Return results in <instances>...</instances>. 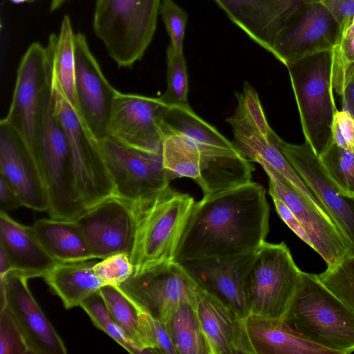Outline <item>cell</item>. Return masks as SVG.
Masks as SVG:
<instances>
[{
    "instance_id": "e575fe53",
    "label": "cell",
    "mask_w": 354,
    "mask_h": 354,
    "mask_svg": "<svg viewBox=\"0 0 354 354\" xmlns=\"http://www.w3.org/2000/svg\"><path fill=\"white\" fill-rule=\"evenodd\" d=\"M330 178L346 195L354 196V149L332 143L319 158Z\"/></svg>"
},
{
    "instance_id": "e0dca14e",
    "label": "cell",
    "mask_w": 354,
    "mask_h": 354,
    "mask_svg": "<svg viewBox=\"0 0 354 354\" xmlns=\"http://www.w3.org/2000/svg\"><path fill=\"white\" fill-rule=\"evenodd\" d=\"M81 229L94 259L125 252L131 255L135 218L129 203L109 197L74 220Z\"/></svg>"
},
{
    "instance_id": "816d5d0a",
    "label": "cell",
    "mask_w": 354,
    "mask_h": 354,
    "mask_svg": "<svg viewBox=\"0 0 354 354\" xmlns=\"http://www.w3.org/2000/svg\"><path fill=\"white\" fill-rule=\"evenodd\" d=\"M11 1L15 3H19L26 1L27 0H11Z\"/></svg>"
},
{
    "instance_id": "d6986e66",
    "label": "cell",
    "mask_w": 354,
    "mask_h": 354,
    "mask_svg": "<svg viewBox=\"0 0 354 354\" xmlns=\"http://www.w3.org/2000/svg\"><path fill=\"white\" fill-rule=\"evenodd\" d=\"M166 106L160 97L118 91L110 118L109 136L132 147L161 151L160 116Z\"/></svg>"
},
{
    "instance_id": "ab89813d",
    "label": "cell",
    "mask_w": 354,
    "mask_h": 354,
    "mask_svg": "<svg viewBox=\"0 0 354 354\" xmlns=\"http://www.w3.org/2000/svg\"><path fill=\"white\" fill-rule=\"evenodd\" d=\"M243 91V93L235 92L236 98L241 101L245 113L253 125L261 134L268 138L273 130L266 120L257 93L246 82H244Z\"/></svg>"
},
{
    "instance_id": "f1b7e54d",
    "label": "cell",
    "mask_w": 354,
    "mask_h": 354,
    "mask_svg": "<svg viewBox=\"0 0 354 354\" xmlns=\"http://www.w3.org/2000/svg\"><path fill=\"white\" fill-rule=\"evenodd\" d=\"M74 35L71 19L65 15L59 35H50L46 48L50 57L53 84L77 111Z\"/></svg>"
},
{
    "instance_id": "6da1fadb",
    "label": "cell",
    "mask_w": 354,
    "mask_h": 354,
    "mask_svg": "<svg viewBox=\"0 0 354 354\" xmlns=\"http://www.w3.org/2000/svg\"><path fill=\"white\" fill-rule=\"evenodd\" d=\"M266 190L252 180L194 202L174 261L223 258L259 249L269 232Z\"/></svg>"
},
{
    "instance_id": "ac0fdd59",
    "label": "cell",
    "mask_w": 354,
    "mask_h": 354,
    "mask_svg": "<svg viewBox=\"0 0 354 354\" xmlns=\"http://www.w3.org/2000/svg\"><path fill=\"white\" fill-rule=\"evenodd\" d=\"M339 34V24L320 1L305 6L277 36L272 54L286 65L315 53L332 50Z\"/></svg>"
},
{
    "instance_id": "74e56055",
    "label": "cell",
    "mask_w": 354,
    "mask_h": 354,
    "mask_svg": "<svg viewBox=\"0 0 354 354\" xmlns=\"http://www.w3.org/2000/svg\"><path fill=\"white\" fill-rule=\"evenodd\" d=\"M159 12L169 36V43L176 50L183 52L188 19L186 12L173 0H162Z\"/></svg>"
},
{
    "instance_id": "5b68a950",
    "label": "cell",
    "mask_w": 354,
    "mask_h": 354,
    "mask_svg": "<svg viewBox=\"0 0 354 354\" xmlns=\"http://www.w3.org/2000/svg\"><path fill=\"white\" fill-rule=\"evenodd\" d=\"M288 71L303 133L317 156L333 143V125L338 111L333 96L332 50H324L290 61Z\"/></svg>"
},
{
    "instance_id": "603a6c76",
    "label": "cell",
    "mask_w": 354,
    "mask_h": 354,
    "mask_svg": "<svg viewBox=\"0 0 354 354\" xmlns=\"http://www.w3.org/2000/svg\"><path fill=\"white\" fill-rule=\"evenodd\" d=\"M236 99L238 104L235 112L225 121L232 128V142L237 150L250 161L268 164L304 195L322 204L304 178L279 149L253 125L245 113L241 101Z\"/></svg>"
},
{
    "instance_id": "f5cc1de1",
    "label": "cell",
    "mask_w": 354,
    "mask_h": 354,
    "mask_svg": "<svg viewBox=\"0 0 354 354\" xmlns=\"http://www.w3.org/2000/svg\"><path fill=\"white\" fill-rule=\"evenodd\" d=\"M35 1H37V0H27L26 1H27V2H30H30Z\"/></svg>"
},
{
    "instance_id": "30bf717a",
    "label": "cell",
    "mask_w": 354,
    "mask_h": 354,
    "mask_svg": "<svg viewBox=\"0 0 354 354\" xmlns=\"http://www.w3.org/2000/svg\"><path fill=\"white\" fill-rule=\"evenodd\" d=\"M116 286L153 319L164 323L182 303L194 304L197 289L175 261L134 266L131 276Z\"/></svg>"
},
{
    "instance_id": "7402d4cb",
    "label": "cell",
    "mask_w": 354,
    "mask_h": 354,
    "mask_svg": "<svg viewBox=\"0 0 354 354\" xmlns=\"http://www.w3.org/2000/svg\"><path fill=\"white\" fill-rule=\"evenodd\" d=\"M254 42L272 53L278 34L307 4L319 0H214Z\"/></svg>"
},
{
    "instance_id": "d4e9b609",
    "label": "cell",
    "mask_w": 354,
    "mask_h": 354,
    "mask_svg": "<svg viewBox=\"0 0 354 354\" xmlns=\"http://www.w3.org/2000/svg\"><path fill=\"white\" fill-rule=\"evenodd\" d=\"M0 247L12 270L29 278L44 277L57 263L41 245L32 226L20 224L3 212H0Z\"/></svg>"
},
{
    "instance_id": "9a60e30c",
    "label": "cell",
    "mask_w": 354,
    "mask_h": 354,
    "mask_svg": "<svg viewBox=\"0 0 354 354\" xmlns=\"http://www.w3.org/2000/svg\"><path fill=\"white\" fill-rule=\"evenodd\" d=\"M257 251L178 263L198 288L245 320L250 313L245 297V281Z\"/></svg>"
},
{
    "instance_id": "9c48e42d",
    "label": "cell",
    "mask_w": 354,
    "mask_h": 354,
    "mask_svg": "<svg viewBox=\"0 0 354 354\" xmlns=\"http://www.w3.org/2000/svg\"><path fill=\"white\" fill-rule=\"evenodd\" d=\"M54 88L57 113L68 138L76 190L87 210L113 196V184L100 141L76 110Z\"/></svg>"
},
{
    "instance_id": "52a82bcc",
    "label": "cell",
    "mask_w": 354,
    "mask_h": 354,
    "mask_svg": "<svg viewBox=\"0 0 354 354\" xmlns=\"http://www.w3.org/2000/svg\"><path fill=\"white\" fill-rule=\"evenodd\" d=\"M161 0H96L93 30L119 67L142 59L155 33Z\"/></svg>"
},
{
    "instance_id": "d590c367",
    "label": "cell",
    "mask_w": 354,
    "mask_h": 354,
    "mask_svg": "<svg viewBox=\"0 0 354 354\" xmlns=\"http://www.w3.org/2000/svg\"><path fill=\"white\" fill-rule=\"evenodd\" d=\"M318 279L354 312V254L316 274Z\"/></svg>"
},
{
    "instance_id": "d6a6232c",
    "label": "cell",
    "mask_w": 354,
    "mask_h": 354,
    "mask_svg": "<svg viewBox=\"0 0 354 354\" xmlns=\"http://www.w3.org/2000/svg\"><path fill=\"white\" fill-rule=\"evenodd\" d=\"M333 88L340 95L354 77V15L339 26V34L332 48Z\"/></svg>"
},
{
    "instance_id": "2e32d148",
    "label": "cell",
    "mask_w": 354,
    "mask_h": 354,
    "mask_svg": "<svg viewBox=\"0 0 354 354\" xmlns=\"http://www.w3.org/2000/svg\"><path fill=\"white\" fill-rule=\"evenodd\" d=\"M304 178L328 212L354 245V196L344 194L325 171L309 145L290 144L274 131L268 138Z\"/></svg>"
},
{
    "instance_id": "277c9868",
    "label": "cell",
    "mask_w": 354,
    "mask_h": 354,
    "mask_svg": "<svg viewBox=\"0 0 354 354\" xmlns=\"http://www.w3.org/2000/svg\"><path fill=\"white\" fill-rule=\"evenodd\" d=\"M284 322L304 339L330 354L354 351V312L315 274L302 272Z\"/></svg>"
},
{
    "instance_id": "60d3db41",
    "label": "cell",
    "mask_w": 354,
    "mask_h": 354,
    "mask_svg": "<svg viewBox=\"0 0 354 354\" xmlns=\"http://www.w3.org/2000/svg\"><path fill=\"white\" fill-rule=\"evenodd\" d=\"M80 306L86 312L93 324L103 331L109 324L113 322L100 290L86 298Z\"/></svg>"
},
{
    "instance_id": "1f68e13d",
    "label": "cell",
    "mask_w": 354,
    "mask_h": 354,
    "mask_svg": "<svg viewBox=\"0 0 354 354\" xmlns=\"http://www.w3.org/2000/svg\"><path fill=\"white\" fill-rule=\"evenodd\" d=\"M100 292L114 322L144 353H148L144 346L140 328V320L143 310L116 286H102Z\"/></svg>"
},
{
    "instance_id": "8d00e7d4",
    "label": "cell",
    "mask_w": 354,
    "mask_h": 354,
    "mask_svg": "<svg viewBox=\"0 0 354 354\" xmlns=\"http://www.w3.org/2000/svg\"><path fill=\"white\" fill-rule=\"evenodd\" d=\"M133 268L130 255L120 252L110 255L95 263L93 270L103 286H118L131 276Z\"/></svg>"
},
{
    "instance_id": "7c38bea8",
    "label": "cell",
    "mask_w": 354,
    "mask_h": 354,
    "mask_svg": "<svg viewBox=\"0 0 354 354\" xmlns=\"http://www.w3.org/2000/svg\"><path fill=\"white\" fill-rule=\"evenodd\" d=\"M259 165L269 177V194L277 196L292 211L308 234L310 248L322 257L327 267L354 254V245L322 204L304 195L268 164Z\"/></svg>"
},
{
    "instance_id": "7bdbcfd3",
    "label": "cell",
    "mask_w": 354,
    "mask_h": 354,
    "mask_svg": "<svg viewBox=\"0 0 354 354\" xmlns=\"http://www.w3.org/2000/svg\"><path fill=\"white\" fill-rule=\"evenodd\" d=\"M270 195L280 218L300 239L311 247V242L308 234L292 211L277 196L274 194Z\"/></svg>"
},
{
    "instance_id": "f546056e",
    "label": "cell",
    "mask_w": 354,
    "mask_h": 354,
    "mask_svg": "<svg viewBox=\"0 0 354 354\" xmlns=\"http://www.w3.org/2000/svg\"><path fill=\"white\" fill-rule=\"evenodd\" d=\"M194 305L182 303L165 324L177 354H212Z\"/></svg>"
},
{
    "instance_id": "ba28073f",
    "label": "cell",
    "mask_w": 354,
    "mask_h": 354,
    "mask_svg": "<svg viewBox=\"0 0 354 354\" xmlns=\"http://www.w3.org/2000/svg\"><path fill=\"white\" fill-rule=\"evenodd\" d=\"M301 275L284 242H264L257 251L245 281L250 315L284 321Z\"/></svg>"
},
{
    "instance_id": "f907efd6",
    "label": "cell",
    "mask_w": 354,
    "mask_h": 354,
    "mask_svg": "<svg viewBox=\"0 0 354 354\" xmlns=\"http://www.w3.org/2000/svg\"><path fill=\"white\" fill-rule=\"evenodd\" d=\"M67 0H53L50 4V11L53 12L59 8Z\"/></svg>"
},
{
    "instance_id": "681fc988",
    "label": "cell",
    "mask_w": 354,
    "mask_h": 354,
    "mask_svg": "<svg viewBox=\"0 0 354 354\" xmlns=\"http://www.w3.org/2000/svg\"><path fill=\"white\" fill-rule=\"evenodd\" d=\"M12 270L10 260L4 250L0 247V278L4 277L8 272Z\"/></svg>"
},
{
    "instance_id": "5bb4252c",
    "label": "cell",
    "mask_w": 354,
    "mask_h": 354,
    "mask_svg": "<svg viewBox=\"0 0 354 354\" xmlns=\"http://www.w3.org/2000/svg\"><path fill=\"white\" fill-rule=\"evenodd\" d=\"M29 277L12 270L0 278V310L5 307L34 354H65L66 346L32 295Z\"/></svg>"
},
{
    "instance_id": "7a4b0ae2",
    "label": "cell",
    "mask_w": 354,
    "mask_h": 354,
    "mask_svg": "<svg viewBox=\"0 0 354 354\" xmlns=\"http://www.w3.org/2000/svg\"><path fill=\"white\" fill-rule=\"evenodd\" d=\"M31 150L47 189L50 217L75 220L86 209L76 190L68 138L56 111L53 77L41 98Z\"/></svg>"
},
{
    "instance_id": "f6af8a7d",
    "label": "cell",
    "mask_w": 354,
    "mask_h": 354,
    "mask_svg": "<svg viewBox=\"0 0 354 354\" xmlns=\"http://www.w3.org/2000/svg\"><path fill=\"white\" fill-rule=\"evenodd\" d=\"M23 206L10 183L0 175V212H8Z\"/></svg>"
},
{
    "instance_id": "44dd1931",
    "label": "cell",
    "mask_w": 354,
    "mask_h": 354,
    "mask_svg": "<svg viewBox=\"0 0 354 354\" xmlns=\"http://www.w3.org/2000/svg\"><path fill=\"white\" fill-rule=\"evenodd\" d=\"M51 79L49 52L34 42L19 64L12 102L4 118L21 134L30 149L41 98Z\"/></svg>"
},
{
    "instance_id": "8fae6325",
    "label": "cell",
    "mask_w": 354,
    "mask_h": 354,
    "mask_svg": "<svg viewBox=\"0 0 354 354\" xmlns=\"http://www.w3.org/2000/svg\"><path fill=\"white\" fill-rule=\"evenodd\" d=\"M114 187V196L129 203L150 198L175 179L164 167L162 152L127 145L109 136L100 141Z\"/></svg>"
},
{
    "instance_id": "b9f144b4",
    "label": "cell",
    "mask_w": 354,
    "mask_h": 354,
    "mask_svg": "<svg viewBox=\"0 0 354 354\" xmlns=\"http://www.w3.org/2000/svg\"><path fill=\"white\" fill-rule=\"evenodd\" d=\"M333 142L354 149V117L345 111H337L333 120Z\"/></svg>"
},
{
    "instance_id": "ffe728a7",
    "label": "cell",
    "mask_w": 354,
    "mask_h": 354,
    "mask_svg": "<svg viewBox=\"0 0 354 354\" xmlns=\"http://www.w3.org/2000/svg\"><path fill=\"white\" fill-rule=\"evenodd\" d=\"M0 175L12 186L23 206L48 211L47 189L32 150L4 118L0 122Z\"/></svg>"
},
{
    "instance_id": "bcb514c9",
    "label": "cell",
    "mask_w": 354,
    "mask_h": 354,
    "mask_svg": "<svg viewBox=\"0 0 354 354\" xmlns=\"http://www.w3.org/2000/svg\"><path fill=\"white\" fill-rule=\"evenodd\" d=\"M333 15L339 26L354 15V0H319Z\"/></svg>"
},
{
    "instance_id": "8992f818",
    "label": "cell",
    "mask_w": 354,
    "mask_h": 354,
    "mask_svg": "<svg viewBox=\"0 0 354 354\" xmlns=\"http://www.w3.org/2000/svg\"><path fill=\"white\" fill-rule=\"evenodd\" d=\"M195 201L169 186L147 199L130 203L136 223L130 255L133 266L174 261Z\"/></svg>"
},
{
    "instance_id": "3957f363",
    "label": "cell",
    "mask_w": 354,
    "mask_h": 354,
    "mask_svg": "<svg viewBox=\"0 0 354 354\" xmlns=\"http://www.w3.org/2000/svg\"><path fill=\"white\" fill-rule=\"evenodd\" d=\"M169 133L182 134L198 148L201 175L197 183L203 196H208L252 180L254 166L213 126L188 106L169 107L163 117Z\"/></svg>"
},
{
    "instance_id": "836d02e7",
    "label": "cell",
    "mask_w": 354,
    "mask_h": 354,
    "mask_svg": "<svg viewBox=\"0 0 354 354\" xmlns=\"http://www.w3.org/2000/svg\"><path fill=\"white\" fill-rule=\"evenodd\" d=\"M167 88L160 97L167 106H187L188 73L183 52L169 43L167 48Z\"/></svg>"
},
{
    "instance_id": "cb8c5ba5",
    "label": "cell",
    "mask_w": 354,
    "mask_h": 354,
    "mask_svg": "<svg viewBox=\"0 0 354 354\" xmlns=\"http://www.w3.org/2000/svg\"><path fill=\"white\" fill-rule=\"evenodd\" d=\"M194 306L212 354H253L245 320L198 286Z\"/></svg>"
},
{
    "instance_id": "f35d334b",
    "label": "cell",
    "mask_w": 354,
    "mask_h": 354,
    "mask_svg": "<svg viewBox=\"0 0 354 354\" xmlns=\"http://www.w3.org/2000/svg\"><path fill=\"white\" fill-rule=\"evenodd\" d=\"M30 353L18 324L5 307L0 310V354Z\"/></svg>"
},
{
    "instance_id": "c3c4849f",
    "label": "cell",
    "mask_w": 354,
    "mask_h": 354,
    "mask_svg": "<svg viewBox=\"0 0 354 354\" xmlns=\"http://www.w3.org/2000/svg\"><path fill=\"white\" fill-rule=\"evenodd\" d=\"M339 95L342 97V110L354 117V77L345 84Z\"/></svg>"
},
{
    "instance_id": "83f0119b",
    "label": "cell",
    "mask_w": 354,
    "mask_h": 354,
    "mask_svg": "<svg viewBox=\"0 0 354 354\" xmlns=\"http://www.w3.org/2000/svg\"><path fill=\"white\" fill-rule=\"evenodd\" d=\"M91 260L57 263L44 279L62 299L66 309L81 303L103 286L94 273Z\"/></svg>"
},
{
    "instance_id": "4dcf8cb0",
    "label": "cell",
    "mask_w": 354,
    "mask_h": 354,
    "mask_svg": "<svg viewBox=\"0 0 354 354\" xmlns=\"http://www.w3.org/2000/svg\"><path fill=\"white\" fill-rule=\"evenodd\" d=\"M162 157L165 168L176 178L200 179L201 157L198 147L187 137L175 133L163 134Z\"/></svg>"
},
{
    "instance_id": "484cf974",
    "label": "cell",
    "mask_w": 354,
    "mask_h": 354,
    "mask_svg": "<svg viewBox=\"0 0 354 354\" xmlns=\"http://www.w3.org/2000/svg\"><path fill=\"white\" fill-rule=\"evenodd\" d=\"M245 325L253 354H330L304 339L283 320L250 315Z\"/></svg>"
},
{
    "instance_id": "4fadbf2b",
    "label": "cell",
    "mask_w": 354,
    "mask_h": 354,
    "mask_svg": "<svg viewBox=\"0 0 354 354\" xmlns=\"http://www.w3.org/2000/svg\"><path fill=\"white\" fill-rule=\"evenodd\" d=\"M74 57L76 111L100 141L109 136L110 118L118 91L103 75L83 34L74 35Z\"/></svg>"
},
{
    "instance_id": "7dc6e473",
    "label": "cell",
    "mask_w": 354,
    "mask_h": 354,
    "mask_svg": "<svg viewBox=\"0 0 354 354\" xmlns=\"http://www.w3.org/2000/svg\"><path fill=\"white\" fill-rule=\"evenodd\" d=\"M104 332L131 353H144L143 351L113 322L105 328Z\"/></svg>"
},
{
    "instance_id": "4316f807",
    "label": "cell",
    "mask_w": 354,
    "mask_h": 354,
    "mask_svg": "<svg viewBox=\"0 0 354 354\" xmlns=\"http://www.w3.org/2000/svg\"><path fill=\"white\" fill-rule=\"evenodd\" d=\"M32 230L46 250L57 263L94 259L77 223L53 218L36 220Z\"/></svg>"
},
{
    "instance_id": "ee69618b",
    "label": "cell",
    "mask_w": 354,
    "mask_h": 354,
    "mask_svg": "<svg viewBox=\"0 0 354 354\" xmlns=\"http://www.w3.org/2000/svg\"><path fill=\"white\" fill-rule=\"evenodd\" d=\"M152 339L155 353L177 354L165 323L153 319Z\"/></svg>"
}]
</instances>
